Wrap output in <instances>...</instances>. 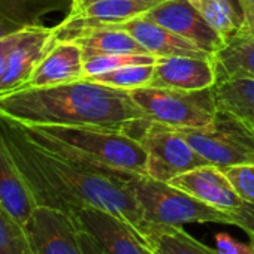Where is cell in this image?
Here are the masks:
<instances>
[{"instance_id": "28", "label": "cell", "mask_w": 254, "mask_h": 254, "mask_svg": "<svg viewBox=\"0 0 254 254\" xmlns=\"http://www.w3.org/2000/svg\"><path fill=\"white\" fill-rule=\"evenodd\" d=\"M214 241L217 254H254V244L251 241L241 242L229 233H217Z\"/></svg>"}, {"instance_id": "4", "label": "cell", "mask_w": 254, "mask_h": 254, "mask_svg": "<svg viewBox=\"0 0 254 254\" xmlns=\"http://www.w3.org/2000/svg\"><path fill=\"white\" fill-rule=\"evenodd\" d=\"M127 187L136 199L147 223L174 227L190 223L232 224L230 212L209 206L169 183L147 175H133L127 180Z\"/></svg>"}, {"instance_id": "16", "label": "cell", "mask_w": 254, "mask_h": 254, "mask_svg": "<svg viewBox=\"0 0 254 254\" xmlns=\"http://www.w3.org/2000/svg\"><path fill=\"white\" fill-rule=\"evenodd\" d=\"M130 33L148 54L154 57H199L214 59L209 53L200 50L190 41L171 32L169 29L151 21L145 15L132 18L123 24L114 26Z\"/></svg>"}, {"instance_id": "30", "label": "cell", "mask_w": 254, "mask_h": 254, "mask_svg": "<svg viewBox=\"0 0 254 254\" xmlns=\"http://www.w3.org/2000/svg\"><path fill=\"white\" fill-rule=\"evenodd\" d=\"M27 29H23V30L17 32V33H12L9 36H5V38L0 39V76H2V73H3V70L6 67V63H8V59H9L11 53L14 51L17 44L21 41V38H23V35H24V32Z\"/></svg>"}, {"instance_id": "26", "label": "cell", "mask_w": 254, "mask_h": 254, "mask_svg": "<svg viewBox=\"0 0 254 254\" xmlns=\"http://www.w3.org/2000/svg\"><path fill=\"white\" fill-rule=\"evenodd\" d=\"M190 3L197 9L205 21L223 36L227 44L239 35L227 9L218 0H190Z\"/></svg>"}, {"instance_id": "19", "label": "cell", "mask_w": 254, "mask_h": 254, "mask_svg": "<svg viewBox=\"0 0 254 254\" xmlns=\"http://www.w3.org/2000/svg\"><path fill=\"white\" fill-rule=\"evenodd\" d=\"M72 41L79 44L84 59L114 54H148L130 33L114 26L82 30L76 33Z\"/></svg>"}, {"instance_id": "29", "label": "cell", "mask_w": 254, "mask_h": 254, "mask_svg": "<svg viewBox=\"0 0 254 254\" xmlns=\"http://www.w3.org/2000/svg\"><path fill=\"white\" fill-rule=\"evenodd\" d=\"M232 226L242 229L247 235H254V203L244 202L238 209L230 211Z\"/></svg>"}, {"instance_id": "25", "label": "cell", "mask_w": 254, "mask_h": 254, "mask_svg": "<svg viewBox=\"0 0 254 254\" xmlns=\"http://www.w3.org/2000/svg\"><path fill=\"white\" fill-rule=\"evenodd\" d=\"M157 57L151 54H114V56H94L84 59V78L111 72L123 66L130 64H153Z\"/></svg>"}, {"instance_id": "15", "label": "cell", "mask_w": 254, "mask_h": 254, "mask_svg": "<svg viewBox=\"0 0 254 254\" xmlns=\"http://www.w3.org/2000/svg\"><path fill=\"white\" fill-rule=\"evenodd\" d=\"M217 82L214 59L159 57L154 63L151 87L175 90H205Z\"/></svg>"}, {"instance_id": "23", "label": "cell", "mask_w": 254, "mask_h": 254, "mask_svg": "<svg viewBox=\"0 0 254 254\" xmlns=\"http://www.w3.org/2000/svg\"><path fill=\"white\" fill-rule=\"evenodd\" d=\"M153 70H154V63L153 64H130V66H123L111 72L93 75L85 79H90V81H94L108 87L130 91L135 88L150 85V81L153 78Z\"/></svg>"}, {"instance_id": "32", "label": "cell", "mask_w": 254, "mask_h": 254, "mask_svg": "<svg viewBox=\"0 0 254 254\" xmlns=\"http://www.w3.org/2000/svg\"><path fill=\"white\" fill-rule=\"evenodd\" d=\"M78 229H79V227H78ZM78 236H79V244H81V247H82L84 254H108V253L102 248V245H100L96 239H93L87 232H84L82 229H79Z\"/></svg>"}, {"instance_id": "31", "label": "cell", "mask_w": 254, "mask_h": 254, "mask_svg": "<svg viewBox=\"0 0 254 254\" xmlns=\"http://www.w3.org/2000/svg\"><path fill=\"white\" fill-rule=\"evenodd\" d=\"M218 2L227 9L235 27L238 29V32L241 35V32L245 26V11H244L242 0H218Z\"/></svg>"}, {"instance_id": "37", "label": "cell", "mask_w": 254, "mask_h": 254, "mask_svg": "<svg viewBox=\"0 0 254 254\" xmlns=\"http://www.w3.org/2000/svg\"><path fill=\"white\" fill-rule=\"evenodd\" d=\"M148 254H153V253H151V251H148Z\"/></svg>"}, {"instance_id": "34", "label": "cell", "mask_w": 254, "mask_h": 254, "mask_svg": "<svg viewBox=\"0 0 254 254\" xmlns=\"http://www.w3.org/2000/svg\"><path fill=\"white\" fill-rule=\"evenodd\" d=\"M23 29H27V27H23L14 21H11L9 18L3 17L2 14H0V39L5 38V36H9L12 33H17Z\"/></svg>"}, {"instance_id": "38", "label": "cell", "mask_w": 254, "mask_h": 254, "mask_svg": "<svg viewBox=\"0 0 254 254\" xmlns=\"http://www.w3.org/2000/svg\"><path fill=\"white\" fill-rule=\"evenodd\" d=\"M250 38H254V36H250Z\"/></svg>"}, {"instance_id": "36", "label": "cell", "mask_w": 254, "mask_h": 254, "mask_svg": "<svg viewBox=\"0 0 254 254\" xmlns=\"http://www.w3.org/2000/svg\"><path fill=\"white\" fill-rule=\"evenodd\" d=\"M248 238H250V241H251V242L254 244V235H248Z\"/></svg>"}, {"instance_id": "18", "label": "cell", "mask_w": 254, "mask_h": 254, "mask_svg": "<svg viewBox=\"0 0 254 254\" xmlns=\"http://www.w3.org/2000/svg\"><path fill=\"white\" fill-rule=\"evenodd\" d=\"M133 233L153 254H217L215 248L212 250L194 239L183 227L151 224L145 221V224Z\"/></svg>"}, {"instance_id": "12", "label": "cell", "mask_w": 254, "mask_h": 254, "mask_svg": "<svg viewBox=\"0 0 254 254\" xmlns=\"http://www.w3.org/2000/svg\"><path fill=\"white\" fill-rule=\"evenodd\" d=\"M73 218L78 227L96 239L108 254H148L132 229L114 214L85 206Z\"/></svg>"}, {"instance_id": "13", "label": "cell", "mask_w": 254, "mask_h": 254, "mask_svg": "<svg viewBox=\"0 0 254 254\" xmlns=\"http://www.w3.org/2000/svg\"><path fill=\"white\" fill-rule=\"evenodd\" d=\"M169 184L221 211L230 212L244 203L224 172L214 165H205L184 172L172 178Z\"/></svg>"}, {"instance_id": "8", "label": "cell", "mask_w": 254, "mask_h": 254, "mask_svg": "<svg viewBox=\"0 0 254 254\" xmlns=\"http://www.w3.org/2000/svg\"><path fill=\"white\" fill-rule=\"evenodd\" d=\"M162 2L165 0H84L56 26L57 39H72L87 29L123 24L147 14Z\"/></svg>"}, {"instance_id": "14", "label": "cell", "mask_w": 254, "mask_h": 254, "mask_svg": "<svg viewBox=\"0 0 254 254\" xmlns=\"http://www.w3.org/2000/svg\"><path fill=\"white\" fill-rule=\"evenodd\" d=\"M84 78V53L76 41L57 39L21 88H44Z\"/></svg>"}, {"instance_id": "24", "label": "cell", "mask_w": 254, "mask_h": 254, "mask_svg": "<svg viewBox=\"0 0 254 254\" xmlns=\"http://www.w3.org/2000/svg\"><path fill=\"white\" fill-rule=\"evenodd\" d=\"M0 254H35L26 227L0 206Z\"/></svg>"}, {"instance_id": "27", "label": "cell", "mask_w": 254, "mask_h": 254, "mask_svg": "<svg viewBox=\"0 0 254 254\" xmlns=\"http://www.w3.org/2000/svg\"><path fill=\"white\" fill-rule=\"evenodd\" d=\"M244 202L254 203V165H239L221 169Z\"/></svg>"}, {"instance_id": "3", "label": "cell", "mask_w": 254, "mask_h": 254, "mask_svg": "<svg viewBox=\"0 0 254 254\" xmlns=\"http://www.w3.org/2000/svg\"><path fill=\"white\" fill-rule=\"evenodd\" d=\"M17 126L38 145L87 168L121 178L147 175V153L126 130L102 126Z\"/></svg>"}, {"instance_id": "7", "label": "cell", "mask_w": 254, "mask_h": 254, "mask_svg": "<svg viewBox=\"0 0 254 254\" xmlns=\"http://www.w3.org/2000/svg\"><path fill=\"white\" fill-rule=\"evenodd\" d=\"M180 132L209 165L220 169L254 165V133L229 112L217 109L209 126Z\"/></svg>"}, {"instance_id": "22", "label": "cell", "mask_w": 254, "mask_h": 254, "mask_svg": "<svg viewBox=\"0 0 254 254\" xmlns=\"http://www.w3.org/2000/svg\"><path fill=\"white\" fill-rule=\"evenodd\" d=\"M75 0H0V14L23 27H39L42 17L56 11H72Z\"/></svg>"}, {"instance_id": "9", "label": "cell", "mask_w": 254, "mask_h": 254, "mask_svg": "<svg viewBox=\"0 0 254 254\" xmlns=\"http://www.w3.org/2000/svg\"><path fill=\"white\" fill-rule=\"evenodd\" d=\"M144 15L211 56L218 54L227 45L223 36L205 21L190 0H165Z\"/></svg>"}, {"instance_id": "1", "label": "cell", "mask_w": 254, "mask_h": 254, "mask_svg": "<svg viewBox=\"0 0 254 254\" xmlns=\"http://www.w3.org/2000/svg\"><path fill=\"white\" fill-rule=\"evenodd\" d=\"M8 147L38 206L75 215L85 206L114 214L133 232L144 224L142 211L127 180L69 160L33 142L20 127L0 118Z\"/></svg>"}, {"instance_id": "17", "label": "cell", "mask_w": 254, "mask_h": 254, "mask_svg": "<svg viewBox=\"0 0 254 254\" xmlns=\"http://www.w3.org/2000/svg\"><path fill=\"white\" fill-rule=\"evenodd\" d=\"M0 206L23 226L38 208L9 147L0 129Z\"/></svg>"}, {"instance_id": "5", "label": "cell", "mask_w": 254, "mask_h": 254, "mask_svg": "<svg viewBox=\"0 0 254 254\" xmlns=\"http://www.w3.org/2000/svg\"><path fill=\"white\" fill-rule=\"evenodd\" d=\"M129 94L147 120L177 130L209 126L217 114L212 88L175 90L147 85L130 90Z\"/></svg>"}, {"instance_id": "20", "label": "cell", "mask_w": 254, "mask_h": 254, "mask_svg": "<svg viewBox=\"0 0 254 254\" xmlns=\"http://www.w3.org/2000/svg\"><path fill=\"white\" fill-rule=\"evenodd\" d=\"M217 109L239 118L254 133V78H223L212 87Z\"/></svg>"}, {"instance_id": "10", "label": "cell", "mask_w": 254, "mask_h": 254, "mask_svg": "<svg viewBox=\"0 0 254 254\" xmlns=\"http://www.w3.org/2000/svg\"><path fill=\"white\" fill-rule=\"evenodd\" d=\"M24 227L35 254H84L78 224L66 212L38 206Z\"/></svg>"}, {"instance_id": "21", "label": "cell", "mask_w": 254, "mask_h": 254, "mask_svg": "<svg viewBox=\"0 0 254 254\" xmlns=\"http://www.w3.org/2000/svg\"><path fill=\"white\" fill-rule=\"evenodd\" d=\"M217 81L230 76L254 78V38L236 36L214 57Z\"/></svg>"}, {"instance_id": "35", "label": "cell", "mask_w": 254, "mask_h": 254, "mask_svg": "<svg viewBox=\"0 0 254 254\" xmlns=\"http://www.w3.org/2000/svg\"><path fill=\"white\" fill-rule=\"evenodd\" d=\"M82 2H84V0H75V2H73V8H72V11H73V9H76V8H78V6H79Z\"/></svg>"}, {"instance_id": "2", "label": "cell", "mask_w": 254, "mask_h": 254, "mask_svg": "<svg viewBox=\"0 0 254 254\" xmlns=\"http://www.w3.org/2000/svg\"><path fill=\"white\" fill-rule=\"evenodd\" d=\"M0 118L21 126H102L127 130L145 115L129 91L82 78L0 94Z\"/></svg>"}, {"instance_id": "33", "label": "cell", "mask_w": 254, "mask_h": 254, "mask_svg": "<svg viewBox=\"0 0 254 254\" xmlns=\"http://www.w3.org/2000/svg\"><path fill=\"white\" fill-rule=\"evenodd\" d=\"M245 11V26L239 36H254V0H242Z\"/></svg>"}, {"instance_id": "6", "label": "cell", "mask_w": 254, "mask_h": 254, "mask_svg": "<svg viewBox=\"0 0 254 254\" xmlns=\"http://www.w3.org/2000/svg\"><path fill=\"white\" fill-rule=\"evenodd\" d=\"M136 138L147 153V177L169 183L194 168L209 165L197 154L180 130L147 118L136 120L126 130Z\"/></svg>"}, {"instance_id": "11", "label": "cell", "mask_w": 254, "mask_h": 254, "mask_svg": "<svg viewBox=\"0 0 254 254\" xmlns=\"http://www.w3.org/2000/svg\"><path fill=\"white\" fill-rule=\"evenodd\" d=\"M56 41V27H29L11 53L0 76V94L21 88Z\"/></svg>"}]
</instances>
